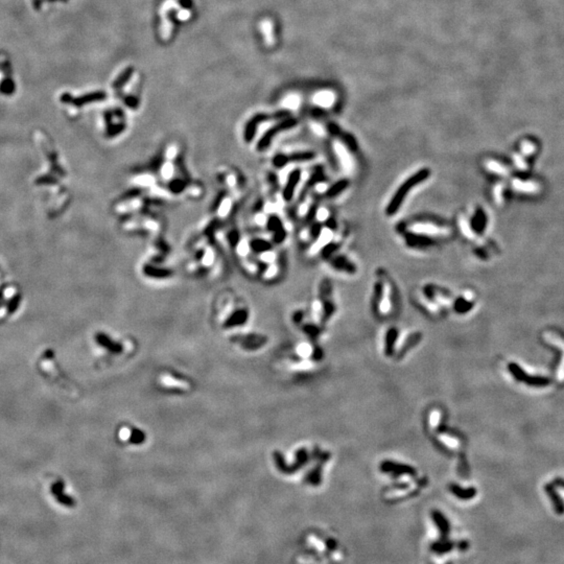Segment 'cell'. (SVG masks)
Instances as JSON below:
<instances>
[{"label": "cell", "instance_id": "obj_1", "mask_svg": "<svg viewBox=\"0 0 564 564\" xmlns=\"http://www.w3.org/2000/svg\"><path fill=\"white\" fill-rule=\"evenodd\" d=\"M428 176H429L428 169H421V170L417 171L416 174H414L411 178L407 179L404 183H402V185L398 188L395 195L393 198H392L391 202L389 203V205L387 207V213L388 214H394L398 210L399 206H400L401 204L403 203L406 194L409 193V191L412 190L413 188L416 185H418L419 183L424 181L425 179L428 178Z\"/></svg>", "mask_w": 564, "mask_h": 564}, {"label": "cell", "instance_id": "obj_18", "mask_svg": "<svg viewBox=\"0 0 564 564\" xmlns=\"http://www.w3.org/2000/svg\"><path fill=\"white\" fill-rule=\"evenodd\" d=\"M470 308V304L468 303L467 300H461V302H459L458 306H457V310L458 311H464V310H469Z\"/></svg>", "mask_w": 564, "mask_h": 564}, {"label": "cell", "instance_id": "obj_17", "mask_svg": "<svg viewBox=\"0 0 564 564\" xmlns=\"http://www.w3.org/2000/svg\"><path fill=\"white\" fill-rule=\"evenodd\" d=\"M124 101H125V104H127L129 107L134 108V109L137 108L138 105H139L138 98H136V97H134V96H129V97L125 98Z\"/></svg>", "mask_w": 564, "mask_h": 564}, {"label": "cell", "instance_id": "obj_5", "mask_svg": "<svg viewBox=\"0 0 564 564\" xmlns=\"http://www.w3.org/2000/svg\"><path fill=\"white\" fill-rule=\"evenodd\" d=\"M300 177H301V172L300 170H294L291 175H289L288 179H287V182L285 187L283 188V192H282V195H283V199L285 201H291L292 198L294 197V193H295V189L300 181Z\"/></svg>", "mask_w": 564, "mask_h": 564}, {"label": "cell", "instance_id": "obj_12", "mask_svg": "<svg viewBox=\"0 0 564 564\" xmlns=\"http://www.w3.org/2000/svg\"><path fill=\"white\" fill-rule=\"evenodd\" d=\"M185 182L180 179H175L168 184V188L174 193H180L185 189Z\"/></svg>", "mask_w": 564, "mask_h": 564}, {"label": "cell", "instance_id": "obj_6", "mask_svg": "<svg viewBox=\"0 0 564 564\" xmlns=\"http://www.w3.org/2000/svg\"><path fill=\"white\" fill-rule=\"evenodd\" d=\"M268 229L274 232V240H275V242H277V244H280V242L285 238V231L283 229V227H282L281 221L278 218V216L271 215L269 217Z\"/></svg>", "mask_w": 564, "mask_h": 564}, {"label": "cell", "instance_id": "obj_10", "mask_svg": "<svg viewBox=\"0 0 564 564\" xmlns=\"http://www.w3.org/2000/svg\"><path fill=\"white\" fill-rule=\"evenodd\" d=\"M250 248L252 249L253 252H255V253H264V252H269V251L272 249V244L268 240L257 238V239L251 240Z\"/></svg>", "mask_w": 564, "mask_h": 564}, {"label": "cell", "instance_id": "obj_7", "mask_svg": "<svg viewBox=\"0 0 564 564\" xmlns=\"http://www.w3.org/2000/svg\"><path fill=\"white\" fill-rule=\"evenodd\" d=\"M544 489H545L546 494L552 500V504H553V507L555 509V512L559 515L564 514V503H563L562 498L559 496L558 493L556 492L554 485L547 484Z\"/></svg>", "mask_w": 564, "mask_h": 564}, {"label": "cell", "instance_id": "obj_8", "mask_svg": "<svg viewBox=\"0 0 564 564\" xmlns=\"http://www.w3.org/2000/svg\"><path fill=\"white\" fill-rule=\"evenodd\" d=\"M412 228L415 232L424 234V235H434V234L437 235V234L444 233L443 228H439V227H437V225L430 224V223H417V224L413 225Z\"/></svg>", "mask_w": 564, "mask_h": 564}, {"label": "cell", "instance_id": "obj_4", "mask_svg": "<svg viewBox=\"0 0 564 564\" xmlns=\"http://www.w3.org/2000/svg\"><path fill=\"white\" fill-rule=\"evenodd\" d=\"M297 123L296 119L294 118H286L284 120L280 121L279 123H277L276 125H274L273 128H271L270 130H268V132L265 133V134L261 137V139L259 140V142L257 143V150L258 151H263L265 150L266 147H269L270 144L272 143V140L273 138L278 135V133L282 132V131H286L288 129H291L293 127H295Z\"/></svg>", "mask_w": 564, "mask_h": 564}, {"label": "cell", "instance_id": "obj_2", "mask_svg": "<svg viewBox=\"0 0 564 564\" xmlns=\"http://www.w3.org/2000/svg\"><path fill=\"white\" fill-rule=\"evenodd\" d=\"M508 368H509V371L513 374L514 378L516 380L527 383L528 386L536 387V388H543V387L550 386V383H551L550 378L544 377V376H531V375H529L528 373H526L521 369L520 366H518L517 364H514V363L509 364Z\"/></svg>", "mask_w": 564, "mask_h": 564}, {"label": "cell", "instance_id": "obj_19", "mask_svg": "<svg viewBox=\"0 0 564 564\" xmlns=\"http://www.w3.org/2000/svg\"><path fill=\"white\" fill-rule=\"evenodd\" d=\"M554 486H558V487H562L564 488V480L563 479H556L554 481Z\"/></svg>", "mask_w": 564, "mask_h": 564}, {"label": "cell", "instance_id": "obj_15", "mask_svg": "<svg viewBox=\"0 0 564 564\" xmlns=\"http://www.w3.org/2000/svg\"><path fill=\"white\" fill-rule=\"evenodd\" d=\"M288 163V159H287V156L286 155H277L274 157L273 159V164L274 166L277 167V168H281L283 167L284 165Z\"/></svg>", "mask_w": 564, "mask_h": 564}, {"label": "cell", "instance_id": "obj_11", "mask_svg": "<svg viewBox=\"0 0 564 564\" xmlns=\"http://www.w3.org/2000/svg\"><path fill=\"white\" fill-rule=\"evenodd\" d=\"M313 157H315V154L311 153V152H300V153H294L292 155L287 156V159H288V162H303V161L311 160Z\"/></svg>", "mask_w": 564, "mask_h": 564}, {"label": "cell", "instance_id": "obj_9", "mask_svg": "<svg viewBox=\"0 0 564 564\" xmlns=\"http://www.w3.org/2000/svg\"><path fill=\"white\" fill-rule=\"evenodd\" d=\"M143 273L145 274L146 276L148 277H152V278H157V279H163V278H168L172 275V272L167 270V269H162V268H156V266L152 265V264H145L143 266Z\"/></svg>", "mask_w": 564, "mask_h": 564}, {"label": "cell", "instance_id": "obj_14", "mask_svg": "<svg viewBox=\"0 0 564 564\" xmlns=\"http://www.w3.org/2000/svg\"><path fill=\"white\" fill-rule=\"evenodd\" d=\"M132 72H133V68H129V69L125 70V71L116 80V82H115V84H114V87H115V88L121 87V86H122L123 84H125V82H127V81L129 80L131 74H132Z\"/></svg>", "mask_w": 564, "mask_h": 564}, {"label": "cell", "instance_id": "obj_3", "mask_svg": "<svg viewBox=\"0 0 564 564\" xmlns=\"http://www.w3.org/2000/svg\"><path fill=\"white\" fill-rule=\"evenodd\" d=\"M287 115V112L285 111H281V112H277V113H274V114H256L255 116H253L252 118H251L247 125L245 128V132H244V138L247 141V142H250V141H252L255 134H256V130H257V125L266 121V120H272V119H279V118H283L284 116Z\"/></svg>", "mask_w": 564, "mask_h": 564}, {"label": "cell", "instance_id": "obj_13", "mask_svg": "<svg viewBox=\"0 0 564 564\" xmlns=\"http://www.w3.org/2000/svg\"><path fill=\"white\" fill-rule=\"evenodd\" d=\"M246 320H247V312L245 310H238L230 318L228 323L229 324H238V323L240 324V323H244Z\"/></svg>", "mask_w": 564, "mask_h": 564}, {"label": "cell", "instance_id": "obj_16", "mask_svg": "<svg viewBox=\"0 0 564 564\" xmlns=\"http://www.w3.org/2000/svg\"><path fill=\"white\" fill-rule=\"evenodd\" d=\"M228 238H229V241H230V244H231L232 247L236 246V245H237V241H238V233H237V231H236V230L231 231V232L229 233V235H228Z\"/></svg>", "mask_w": 564, "mask_h": 564}]
</instances>
